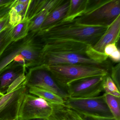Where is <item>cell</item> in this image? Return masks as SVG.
Segmentation results:
<instances>
[{
	"label": "cell",
	"mask_w": 120,
	"mask_h": 120,
	"mask_svg": "<svg viewBox=\"0 0 120 120\" xmlns=\"http://www.w3.org/2000/svg\"><path fill=\"white\" fill-rule=\"evenodd\" d=\"M11 5L6 7L0 8V19L9 13V11L11 8Z\"/></svg>",
	"instance_id": "obj_29"
},
{
	"label": "cell",
	"mask_w": 120,
	"mask_h": 120,
	"mask_svg": "<svg viewBox=\"0 0 120 120\" xmlns=\"http://www.w3.org/2000/svg\"><path fill=\"white\" fill-rule=\"evenodd\" d=\"M110 77L120 90V63L112 67Z\"/></svg>",
	"instance_id": "obj_23"
},
{
	"label": "cell",
	"mask_w": 120,
	"mask_h": 120,
	"mask_svg": "<svg viewBox=\"0 0 120 120\" xmlns=\"http://www.w3.org/2000/svg\"><path fill=\"white\" fill-rule=\"evenodd\" d=\"M52 105V113L51 116L55 120H85L82 114L64 104Z\"/></svg>",
	"instance_id": "obj_16"
},
{
	"label": "cell",
	"mask_w": 120,
	"mask_h": 120,
	"mask_svg": "<svg viewBox=\"0 0 120 120\" xmlns=\"http://www.w3.org/2000/svg\"><path fill=\"white\" fill-rule=\"evenodd\" d=\"M109 57L114 62L119 63L120 60V50L118 49L109 55Z\"/></svg>",
	"instance_id": "obj_27"
},
{
	"label": "cell",
	"mask_w": 120,
	"mask_h": 120,
	"mask_svg": "<svg viewBox=\"0 0 120 120\" xmlns=\"http://www.w3.org/2000/svg\"></svg>",
	"instance_id": "obj_32"
},
{
	"label": "cell",
	"mask_w": 120,
	"mask_h": 120,
	"mask_svg": "<svg viewBox=\"0 0 120 120\" xmlns=\"http://www.w3.org/2000/svg\"><path fill=\"white\" fill-rule=\"evenodd\" d=\"M120 15L109 26L105 33L99 41L93 46L95 51L104 54V49L109 44H117L120 38Z\"/></svg>",
	"instance_id": "obj_11"
},
{
	"label": "cell",
	"mask_w": 120,
	"mask_h": 120,
	"mask_svg": "<svg viewBox=\"0 0 120 120\" xmlns=\"http://www.w3.org/2000/svg\"><path fill=\"white\" fill-rule=\"evenodd\" d=\"M43 44L36 33H29L23 39L13 42L0 57V74L5 70L21 67L25 69L40 64Z\"/></svg>",
	"instance_id": "obj_2"
},
{
	"label": "cell",
	"mask_w": 120,
	"mask_h": 120,
	"mask_svg": "<svg viewBox=\"0 0 120 120\" xmlns=\"http://www.w3.org/2000/svg\"><path fill=\"white\" fill-rule=\"evenodd\" d=\"M109 26L83 25L75 20L62 19L39 31L36 35L43 44L51 42H73L94 46L100 39Z\"/></svg>",
	"instance_id": "obj_1"
},
{
	"label": "cell",
	"mask_w": 120,
	"mask_h": 120,
	"mask_svg": "<svg viewBox=\"0 0 120 120\" xmlns=\"http://www.w3.org/2000/svg\"><path fill=\"white\" fill-rule=\"evenodd\" d=\"M64 104L81 114L102 117H114L105 101L104 94L95 97L82 99L68 98Z\"/></svg>",
	"instance_id": "obj_5"
},
{
	"label": "cell",
	"mask_w": 120,
	"mask_h": 120,
	"mask_svg": "<svg viewBox=\"0 0 120 120\" xmlns=\"http://www.w3.org/2000/svg\"><path fill=\"white\" fill-rule=\"evenodd\" d=\"M12 26H10L0 33V57L13 41L11 37Z\"/></svg>",
	"instance_id": "obj_21"
},
{
	"label": "cell",
	"mask_w": 120,
	"mask_h": 120,
	"mask_svg": "<svg viewBox=\"0 0 120 120\" xmlns=\"http://www.w3.org/2000/svg\"><path fill=\"white\" fill-rule=\"evenodd\" d=\"M52 113V104L27 92L22 102L18 119L20 120H31L48 118Z\"/></svg>",
	"instance_id": "obj_6"
},
{
	"label": "cell",
	"mask_w": 120,
	"mask_h": 120,
	"mask_svg": "<svg viewBox=\"0 0 120 120\" xmlns=\"http://www.w3.org/2000/svg\"><path fill=\"white\" fill-rule=\"evenodd\" d=\"M62 1L63 0H47L45 7L30 21L29 32L36 33L38 32L50 12Z\"/></svg>",
	"instance_id": "obj_13"
},
{
	"label": "cell",
	"mask_w": 120,
	"mask_h": 120,
	"mask_svg": "<svg viewBox=\"0 0 120 120\" xmlns=\"http://www.w3.org/2000/svg\"><path fill=\"white\" fill-rule=\"evenodd\" d=\"M85 120H117L114 117H102L89 115H82Z\"/></svg>",
	"instance_id": "obj_26"
},
{
	"label": "cell",
	"mask_w": 120,
	"mask_h": 120,
	"mask_svg": "<svg viewBox=\"0 0 120 120\" xmlns=\"http://www.w3.org/2000/svg\"><path fill=\"white\" fill-rule=\"evenodd\" d=\"M74 20L81 24L109 26L120 15V0H98Z\"/></svg>",
	"instance_id": "obj_4"
},
{
	"label": "cell",
	"mask_w": 120,
	"mask_h": 120,
	"mask_svg": "<svg viewBox=\"0 0 120 120\" xmlns=\"http://www.w3.org/2000/svg\"><path fill=\"white\" fill-rule=\"evenodd\" d=\"M26 69L21 67H14L5 70L0 74V93L7 94L8 89L15 80L24 73Z\"/></svg>",
	"instance_id": "obj_14"
},
{
	"label": "cell",
	"mask_w": 120,
	"mask_h": 120,
	"mask_svg": "<svg viewBox=\"0 0 120 120\" xmlns=\"http://www.w3.org/2000/svg\"><path fill=\"white\" fill-rule=\"evenodd\" d=\"M4 95L3 94H2L1 93H0V98H1Z\"/></svg>",
	"instance_id": "obj_31"
},
{
	"label": "cell",
	"mask_w": 120,
	"mask_h": 120,
	"mask_svg": "<svg viewBox=\"0 0 120 120\" xmlns=\"http://www.w3.org/2000/svg\"><path fill=\"white\" fill-rule=\"evenodd\" d=\"M23 85L27 87H36L47 90L60 96L64 100L69 97L67 93L58 85L50 73L41 67L29 69L26 74Z\"/></svg>",
	"instance_id": "obj_7"
},
{
	"label": "cell",
	"mask_w": 120,
	"mask_h": 120,
	"mask_svg": "<svg viewBox=\"0 0 120 120\" xmlns=\"http://www.w3.org/2000/svg\"><path fill=\"white\" fill-rule=\"evenodd\" d=\"M107 104L113 116L117 120H120V97L109 94H104Z\"/></svg>",
	"instance_id": "obj_20"
},
{
	"label": "cell",
	"mask_w": 120,
	"mask_h": 120,
	"mask_svg": "<svg viewBox=\"0 0 120 120\" xmlns=\"http://www.w3.org/2000/svg\"><path fill=\"white\" fill-rule=\"evenodd\" d=\"M103 88L106 94L120 97V90L109 75L105 78L103 83Z\"/></svg>",
	"instance_id": "obj_22"
},
{
	"label": "cell",
	"mask_w": 120,
	"mask_h": 120,
	"mask_svg": "<svg viewBox=\"0 0 120 120\" xmlns=\"http://www.w3.org/2000/svg\"><path fill=\"white\" fill-rule=\"evenodd\" d=\"M9 14L0 19V33L10 26Z\"/></svg>",
	"instance_id": "obj_24"
},
{
	"label": "cell",
	"mask_w": 120,
	"mask_h": 120,
	"mask_svg": "<svg viewBox=\"0 0 120 120\" xmlns=\"http://www.w3.org/2000/svg\"><path fill=\"white\" fill-rule=\"evenodd\" d=\"M27 88L29 93L41 98L50 104H64V100L52 92L38 87H30Z\"/></svg>",
	"instance_id": "obj_18"
},
{
	"label": "cell",
	"mask_w": 120,
	"mask_h": 120,
	"mask_svg": "<svg viewBox=\"0 0 120 120\" xmlns=\"http://www.w3.org/2000/svg\"><path fill=\"white\" fill-rule=\"evenodd\" d=\"M14 1V0H0V8L9 7Z\"/></svg>",
	"instance_id": "obj_28"
},
{
	"label": "cell",
	"mask_w": 120,
	"mask_h": 120,
	"mask_svg": "<svg viewBox=\"0 0 120 120\" xmlns=\"http://www.w3.org/2000/svg\"><path fill=\"white\" fill-rule=\"evenodd\" d=\"M118 49L115 43L109 44L105 47L104 54L109 57V55Z\"/></svg>",
	"instance_id": "obj_25"
},
{
	"label": "cell",
	"mask_w": 120,
	"mask_h": 120,
	"mask_svg": "<svg viewBox=\"0 0 120 120\" xmlns=\"http://www.w3.org/2000/svg\"><path fill=\"white\" fill-rule=\"evenodd\" d=\"M31 120H55V119L52 118L51 116L49 117L48 118L45 119H33Z\"/></svg>",
	"instance_id": "obj_30"
},
{
	"label": "cell",
	"mask_w": 120,
	"mask_h": 120,
	"mask_svg": "<svg viewBox=\"0 0 120 120\" xmlns=\"http://www.w3.org/2000/svg\"><path fill=\"white\" fill-rule=\"evenodd\" d=\"M69 4L70 0H63L61 4L53 9L45 19L40 30H43L64 19L68 13Z\"/></svg>",
	"instance_id": "obj_15"
},
{
	"label": "cell",
	"mask_w": 120,
	"mask_h": 120,
	"mask_svg": "<svg viewBox=\"0 0 120 120\" xmlns=\"http://www.w3.org/2000/svg\"><path fill=\"white\" fill-rule=\"evenodd\" d=\"M27 92L28 88L23 83L0 98V120H15L18 118L22 102Z\"/></svg>",
	"instance_id": "obj_10"
},
{
	"label": "cell",
	"mask_w": 120,
	"mask_h": 120,
	"mask_svg": "<svg viewBox=\"0 0 120 120\" xmlns=\"http://www.w3.org/2000/svg\"><path fill=\"white\" fill-rule=\"evenodd\" d=\"M30 22L29 19L25 18L19 23L12 27L11 37L13 42L23 39L28 35Z\"/></svg>",
	"instance_id": "obj_19"
},
{
	"label": "cell",
	"mask_w": 120,
	"mask_h": 120,
	"mask_svg": "<svg viewBox=\"0 0 120 120\" xmlns=\"http://www.w3.org/2000/svg\"><path fill=\"white\" fill-rule=\"evenodd\" d=\"M90 0H70L69 9L66 16L62 19L64 21H71L81 16L87 9Z\"/></svg>",
	"instance_id": "obj_17"
},
{
	"label": "cell",
	"mask_w": 120,
	"mask_h": 120,
	"mask_svg": "<svg viewBox=\"0 0 120 120\" xmlns=\"http://www.w3.org/2000/svg\"><path fill=\"white\" fill-rule=\"evenodd\" d=\"M40 67L48 71L58 85L66 92L67 86L75 81L109 75L106 68L93 65L59 64Z\"/></svg>",
	"instance_id": "obj_3"
},
{
	"label": "cell",
	"mask_w": 120,
	"mask_h": 120,
	"mask_svg": "<svg viewBox=\"0 0 120 120\" xmlns=\"http://www.w3.org/2000/svg\"><path fill=\"white\" fill-rule=\"evenodd\" d=\"M32 0H15L9 11V24L13 27L25 19Z\"/></svg>",
	"instance_id": "obj_12"
},
{
	"label": "cell",
	"mask_w": 120,
	"mask_h": 120,
	"mask_svg": "<svg viewBox=\"0 0 120 120\" xmlns=\"http://www.w3.org/2000/svg\"><path fill=\"white\" fill-rule=\"evenodd\" d=\"M59 64H84L103 66L101 63L86 55L77 52H42L40 64L38 66Z\"/></svg>",
	"instance_id": "obj_9"
},
{
	"label": "cell",
	"mask_w": 120,
	"mask_h": 120,
	"mask_svg": "<svg viewBox=\"0 0 120 120\" xmlns=\"http://www.w3.org/2000/svg\"><path fill=\"white\" fill-rule=\"evenodd\" d=\"M107 76L88 77L75 81L67 86L66 91L69 98L72 99L98 97L104 91L103 85Z\"/></svg>",
	"instance_id": "obj_8"
}]
</instances>
